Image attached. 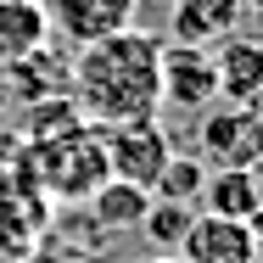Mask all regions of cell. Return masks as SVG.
I'll list each match as a JSON object with an SVG mask.
<instances>
[{
	"label": "cell",
	"instance_id": "52a82bcc",
	"mask_svg": "<svg viewBox=\"0 0 263 263\" xmlns=\"http://www.w3.org/2000/svg\"><path fill=\"white\" fill-rule=\"evenodd\" d=\"M247 17V0H174L168 11V45H196V51H213L224 45Z\"/></svg>",
	"mask_w": 263,
	"mask_h": 263
},
{
	"label": "cell",
	"instance_id": "3957f363",
	"mask_svg": "<svg viewBox=\"0 0 263 263\" xmlns=\"http://www.w3.org/2000/svg\"><path fill=\"white\" fill-rule=\"evenodd\" d=\"M196 146H202V162H213V168H263V112L213 101L202 112Z\"/></svg>",
	"mask_w": 263,
	"mask_h": 263
},
{
	"label": "cell",
	"instance_id": "8992f818",
	"mask_svg": "<svg viewBox=\"0 0 263 263\" xmlns=\"http://www.w3.org/2000/svg\"><path fill=\"white\" fill-rule=\"evenodd\" d=\"M162 101L179 112H208L218 101V73H213V51L196 45H162Z\"/></svg>",
	"mask_w": 263,
	"mask_h": 263
},
{
	"label": "cell",
	"instance_id": "277c9868",
	"mask_svg": "<svg viewBox=\"0 0 263 263\" xmlns=\"http://www.w3.org/2000/svg\"><path fill=\"white\" fill-rule=\"evenodd\" d=\"M101 146H106V174L123 179V185H140V191H152L157 174H162V162L174 157V146H168V135H162L157 118L101 129Z\"/></svg>",
	"mask_w": 263,
	"mask_h": 263
},
{
	"label": "cell",
	"instance_id": "e0dca14e",
	"mask_svg": "<svg viewBox=\"0 0 263 263\" xmlns=\"http://www.w3.org/2000/svg\"><path fill=\"white\" fill-rule=\"evenodd\" d=\"M252 11H263V0H252Z\"/></svg>",
	"mask_w": 263,
	"mask_h": 263
},
{
	"label": "cell",
	"instance_id": "9a60e30c",
	"mask_svg": "<svg viewBox=\"0 0 263 263\" xmlns=\"http://www.w3.org/2000/svg\"><path fill=\"white\" fill-rule=\"evenodd\" d=\"M252 263H263V230H258V241H252Z\"/></svg>",
	"mask_w": 263,
	"mask_h": 263
},
{
	"label": "cell",
	"instance_id": "7a4b0ae2",
	"mask_svg": "<svg viewBox=\"0 0 263 263\" xmlns=\"http://www.w3.org/2000/svg\"><path fill=\"white\" fill-rule=\"evenodd\" d=\"M34 174H40V185L51 191L56 202H90L106 179H112V174H106L101 129L79 123V129H67V135L40 140V146H34Z\"/></svg>",
	"mask_w": 263,
	"mask_h": 263
},
{
	"label": "cell",
	"instance_id": "4fadbf2b",
	"mask_svg": "<svg viewBox=\"0 0 263 263\" xmlns=\"http://www.w3.org/2000/svg\"><path fill=\"white\" fill-rule=\"evenodd\" d=\"M202 185H208V162L202 157H168L152 185L157 202H179V208H196L202 202Z\"/></svg>",
	"mask_w": 263,
	"mask_h": 263
},
{
	"label": "cell",
	"instance_id": "5b68a950",
	"mask_svg": "<svg viewBox=\"0 0 263 263\" xmlns=\"http://www.w3.org/2000/svg\"><path fill=\"white\" fill-rule=\"evenodd\" d=\"M51 17V34H62L67 45H96L118 28H135V0H40Z\"/></svg>",
	"mask_w": 263,
	"mask_h": 263
},
{
	"label": "cell",
	"instance_id": "9c48e42d",
	"mask_svg": "<svg viewBox=\"0 0 263 263\" xmlns=\"http://www.w3.org/2000/svg\"><path fill=\"white\" fill-rule=\"evenodd\" d=\"M213 73H218V101L258 106L263 101V40L230 34L224 45H213Z\"/></svg>",
	"mask_w": 263,
	"mask_h": 263
},
{
	"label": "cell",
	"instance_id": "2e32d148",
	"mask_svg": "<svg viewBox=\"0 0 263 263\" xmlns=\"http://www.w3.org/2000/svg\"><path fill=\"white\" fill-rule=\"evenodd\" d=\"M146 263H179V258H174V252H162V258H146Z\"/></svg>",
	"mask_w": 263,
	"mask_h": 263
},
{
	"label": "cell",
	"instance_id": "5bb4252c",
	"mask_svg": "<svg viewBox=\"0 0 263 263\" xmlns=\"http://www.w3.org/2000/svg\"><path fill=\"white\" fill-rule=\"evenodd\" d=\"M191 218H196V208H179V202H157V196H152V208L140 218V235H146L152 247H162V252H179Z\"/></svg>",
	"mask_w": 263,
	"mask_h": 263
},
{
	"label": "cell",
	"instance_id": "ac0fdd59",
	"mask_svg": "<svg viewBox=\"0 0 263 263\" xmlns=\"http://www.w3.org/2000/svg\"><path fill=\"white\" fill-rule=\"evenodd\" d=\"M258 179H263V168H258Z\"/></svg>",
	"mask_w": 263,
	"mask_h": 263
},
{
	"label": "cell",
	"instance_id": "ba28073f",
	"mask_svg": "<svg viewBox=\"0 0 263 263\" xmlns=\"http://www.w3.org/2000/svg\"><path fill=\"white\" fill-rule=\"evenodd\" d=\"M252 241H258L252 224H235V218H218V213H196L174 258L179 263H252Z\"/></svg>",
	"mask_w": 263,
	"mask_h": 263
},
{
	"label": "cell",
	"instance_id": "6da1fadb",
	"mask_svg": "<svg viewBox=\"0 0 263 263\" xmlns=\"http://www.w3.org/2000/svg\"><path fill=\"white\" fill-rule=\"evenodd\" d=\"M67 101L90 129L146 123L162 106V40L146 28H118L84 45L67 67Z\"/></svg>",
	"mask_w": 263,
	"mask_h": 263
},
{
	"label": "cell",
	"instance_id": "8fae6325",
	"mask_svg": "<svg viewBox=\"0 0 263 263\" xmlns=\"http://www.w3.org/2000/svg\"><path fill=\"white\" fill-rule=\"evenodd\" d=\"M51 45V17L40 0H0V67Z\"/></svg>",
	"mask_w": 263,
	"mask_h": 263
},
{
	"label": "cell",
	"instance_id": "7c38bea8",
	"mask_svg": "<svg viewBox=\"0 0 263 263\" xmlns=\"http://www.w3.org/2000/svg\"><path fill=\"white\" fill-rule=\"evenodd\" d=\"M84 208L96 213V224H101V230H140V218H146V208H152V191L123 185V179H106Z\"/></svg>",
	"mask_w": 263,
	"mask_h": 263
},
{
	"label": "cell",
	"instance_id": "30bf717a",
	"mask_svg": "<svg viewBox=\"0 0 263 263\" xmlns=\"http://www.w3.org/2000/svg\"><path fill=\"white\" fill-rule=\"evenodd\" d=\"M196 213H218V218L263 230V179H258V168H213L208 185H202Z\"/></svg>",
	"mask_w": 263,
	"mask_h": 263
}]
</instances>
